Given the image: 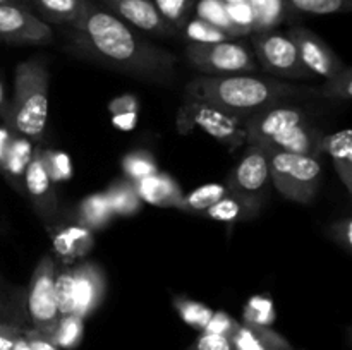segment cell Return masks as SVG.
<instances>
[{
  "mask_svg": "<svg viewBox=\"0 0 352 350\" xmlns=\"http://www.w3.org/2000/svg\"><path fill=\"white\" fill-rule=\"evenodd\" d=\"M186 58L198 71L215 74L253 72L256 69L251 51L244 45L234 43L232 40L219 43H189L186 47Z\"/></svg>",
  "mask_w": 352,
  "mask_h": 350,
  "instance_id": "cell-8",
  "label": "cell"
},
{
  "mask_svg": "<svg viewBox=\"0 0 352 350\" xmlns=\"http://www.w3.org/2000/svg\"><path fill=\"white\" fill-rule=\"evenodd\" d=\"M105 9L129 26L157 36H174L179 31L167 23L151 0H100Z\"/></svg>",
  "mask_w": 352,
  "mask_h": 350,
  "instance_id": "cell-15",
  "label": "cell"
},
{
  "mask_svg": "<svg viewBox=\"0 0 352 350\" xmlns=\"http://www.w3.org/2000/svg\"><path fill=\"white\" fill-rule=\"evenodd\" d=\"M243 158L227 177V191L265 205L270 185L268 153L258 144H244Z\"/></svg>",
  "mask_w": 352,
  "mask_h": 350,
  "instance_id": "cell-10",
  "label": "cell"
},
{
  "mask_svg": "<svg viewBox=\"0 0 352 350\" xmlns=\"http://www.w3.org/2000/svg\"><path fill=\"white\" fill-rule=\"evenodd\" d=\"M14 350H31V347L28 345L26 338H24V333H23V336H21V338L17 340V343H16V347H14Z\"/></svg>",
  "mask_w": 352,
  "mask_h": 350,
  "instance_id": "cell-49",
  "label": "cell"
},
{
  "mask_svg": "<svg viewBox=\"0 0 352 350\" xmlns=\"http://www.w3.org/2000/svg\"><path fill=\"white\" fill-rule=\"evenodd\" d=\"M329 233L333 239V242L339 244L340 247L351 253L352 250V220L351 216H346L342 220H337L329 226Z\"/></svg>",
  "mask_w": 352,
  "mask_h": 350,
  "instance_id": "cell-41",
  "label": "cell"
},
{
  "mask_svg": "<svg viewBox=\"0 0 352 350\" xmlns=\"http://www.w3.org/2000/svg\"><path fill=\"white\" fill-rule=\"evenodd\" d=\"M24 338H26L31 350H60L48 336L41 335L33 328H24Z\"/></svg>",
  "mask_w": 352,
  "mask_h": 350,
  "instance_id": "cell-45",
  "label": "cell"
},
{
  "mask_svg": "<svg viewBox=\"0 0 352 350\" xmlns=\"http://www.w3.org/2000/svg\"><path fill=\"white\" fill-rule=\"evenodd\" d=\"M48 233L52 237L54 253L65 264H71L81 257H86L93 247V232L78 225V223L48 226Z\"/></svg>",
  "mask_w": 352,
  "mask_h": 350,
  "instance_id": "cell-16",
  "label": "cell"
},
{
  "mask_svg": "<svg viewBox=\"0 0 352 350\" xmlns=\"http://www.w3.org/2000/svg\"><path fill=\"white\" fill-rule=\"evenodd\" d=\"M305 88H296L277 79L254 75L229 74L196 78L186 86V96L222 108L239 117H250L267 106L277 105L289 96H296Z\"/></svg>",
  "mask_w": 352,
  "mask_h": 350,
  "instance_id": "cell-2",
  "label": "cell"
},
{
  "mask_svg": "<svg viewBox=\"0 0 352 350\" xmlns=\"http://www.w3.org/2000/svg\"><path fill=\"white\" fill-rule=\"evenodd\" d=\"M322 153L332 158L340 182L347 191L352 192V130L349 127L333 134H325L322 141Z\"/></svg>",
  "mask_w": 352,
  "mask_h": 350,
  "instance_id": "cell-19",
  "label": "cell"
},
{
  "mask_svg": "<svg viewBox=\"0 0 352 350\" xmlns=\"http://www.w3.org/2000/svg\"><path fill=\"white\" fill-rule=\"evenodd\" d=\"M105 196L109 199L113 215L122 216V218L134 216L143 205L136 187H134V182H131L129 178L112 182L105 191Z\"/></svg>",
  "mask_w": 352,
  "mask_h": 350,
  "instance_id": "cell-24",
  "label": "cell"
},
{
  "mask_svg": "<svg viewBox=\"0 0 352 350\" xmlns=\"http://www.w3.org/2000/svg\"><path fill=\"white\" fill-rule=\"evenodd\" d=\"M41 158H43L45 168H47L48 175H50L52 182H62L71 178L72 167L71 160L64 151L50 150V148H41Z\"/></svg>",
  "mask_w": 352,
  "mask_h": 350,
  "instance_id": "cell-36",
  "label": "cell"
},
{
  "mask_svg": "<svg viewBox=\"0 0 352 350\" xmlns=\"http://www.w3.org/2000/svg\"><path fill=\"white\" fill-rule=\"evenodd\" d=\"M275 321V307L270 295H253L243 309V323L253 326H272Z\"/></svg>",
  "mask_w": 352,
  "mask_h": 350,
  "instance_id": "cell-32",
  "label": "cell"
},
{
  "mask_svg": "<svg viewBox=\"0 0 352 350\" xmlns=\"http://www.w3.org/2000/svg\"><path fill=\"white\" fill-rule=\"evenodd\" d=\"M237 325L239 323L232 318V316L227 314L226 311H213L212 319L208 321L206 328L203 331L206 333H215V335H223V336H232V333L236 331Z\"/></svg>",
  "mask_w": 352,
  "mask_h": 350,
  "instance_id": "cell-39",
  "label": "cell"
},
{
  "mask_svg": "<svg viewBox=\"0 0 352 350\" xmlns=\"http://www.w3.org/2000/svg\"><path fill=\"white\" fill-rule=\"evenodd\" d=\"M195 14L199 19L206 21V23L213 24L219 30L226 31L230 38L243 36V33L230 21L227 3L223 0H196Z\"/></svg>",
  "mask_w": 352,
  "mask_h": 350,
  "instance_id": "cell-26",
  "label": "cell"
},
{
  "mask_svg": "<svg viewBox=\"0 0 352 350\" xmlns=\"http://www.w3.org/2000/svg\"><path fill=\"white\" fill-rule=\"evenodd\" d=\"M0 3H12V5H23L31 9L30 5V0H0Z\"/></svg>",
  "mask_w": 352,
  "mask_h": 350,
  "instance_id": "cell-50",
  "label": "cell"
},
{
  "mask_svg": "<svg viewBox=\"0 0 352 350\" xmlns=\"http://www.w3.org/2000/svg\"><path fill=\"white\" fill-rule=\"evenodd\" d=\"M113 126L120 130H133L138 122V112H124L112 115Z\"/></svg>",
  "mask_w": 352,
  "mask_h": 350,
  "instance_id": "cell-46",
  "label": "cell"
},
{
  "mask_svg": "<svg viewBox=\"0 0 352 350\" xmlns=\"http://www.w3.org/2000/svg\"><path fill=\"white\" fill-rule=\"evenodd\" d=\"M55 273L57 266L50 256H43L31 275L26 292L24 309L31 321V328L45 336H50L57 325L60 312L55 299Z\"/></svg>",
  "mask_w": 352,
  "mask_h": 350,
  "instance_id": "cell-7",
  "label": "cell"
},
{
  "mask_svg": "<svg viewBox=\"0 0 352 350\" xmlns=\"http://www.w3.org/2000/svg\"><path fill=\"white\" fill-rule=\"evenodd\" d=\"M12 136H14V132L9 129V127L7 126L0 127V165H2V160H3V156H6L7 148H9Z\"/></svg>",
  "mask_w": 352,
  "mask_h": 350,
  "instance_id": "cell-47",
  "label": "cell"
},
{
  "mask_svg": "<svg viewBox=\"0 0 352 350\" xmlns=\"http://www.w3.org/2000/svg\"><path fill=\"white\" fill-rule=\"evenodd\" d=\"M0 119L3 120V126H6L7 119H9V98H7L2 81H0Z\"/></svg>",
  "mask_w": 352,
  "mask_h": 350,
  "instance_id": "cell-48",
  "label": "cell"
},
{
  "mask_svg": "<svg viewBox=\"0 0 352 350\" xmlns=\"http://www.w3.org/2000/svg\"><path fill=\"white\" fill-rule=\"evenodd\" d=\"M227 10H229L230 21H232L234 26H236L241 33L248 34L251 33V31H254V26H256V14H254V9L250 3V0L227 3Z\"/></svg>",
  "mask_w": 352,
  "mask_h": 350,
  "instance_id": "cell-38",
  "label": "cell"
},
{
  "mask_svg": "<svg viewBox=\"0 0 352 350\" xmlns=\"http://www.w3.org/2000/svg\"><path fill=\"white\" fill-rule=\"evenodd\" d=\"M226 184H205L196 187L195 191L189 192L188 196L184 194L179 209L186 213H192V215H203L208 208H212L217 201L227 194Z\"/></svg>",
  "mask_w": 352,
  "mask_h": 350,
  "instance_id": "cell-25",
  "label": "cell"
},
{
  "mask_svg": "<svg viewBox=\"0 0 352 350\" xmlns=\"http://www.w3.org/2000/svg\"><path fill=\"white\" fill-rule=\"evenodd\" d=\"M261 208H263V205L254 201V199L227 192L220 201H217L212 208L206 209L203 216L223 223L248 222V220L256 218L260 215Z\"/></svg>",
  "mask_w": 352,
  "mask_h": 350,
  "instance_id": "cell-21",
  "label": "cell"
},
{
  "mask_svg": "<svg viewBox=\"0 0 352 350\" xmlns=\"http://www.w3.org/2000/svg\"><path fill=\"white\" fill-rule=\"evenodd\" d=\"M179 33L189 40V43H219V41L232 40L226 31L219 30L213 24L206 23V21L199 19V17L192 16L184 26L181 27Z\"/></svg>",
  "mask_w": 352,
  "mask_h": 350,
  "instance_id": "cell-30",
  "label": "cell"
},
{
  "mask_svg": "<svg viewBox=\"0 0 352 350\" xmlns=\"http://www.w3.org/2000/svg\"><path fill=\"white\" fill-rule=\"evenodd\" d=\"M311 95L323 96L327 100H351L352 98V69L344 67L336 75L329 78L325 84L311 89Z\"/></svg>",
  "mask_w": 352,
  "mask_h": 350,
  "instance_id": "cell-35",
  "label": "cell"
},
{
  "mask_svg": "<svg viewBox=\"0 0 352 350\" xmlns=\"http://www.w3.org/2000/svg\"><path fill=\"white\" fill-rule=\"evenodd\" d=\"M24 328L10 323H0V350H14L17 340L23 336Z\"/></svg>",
  "mask_w": 352,
  "mask_h": 350,
  "instance_id": "cell-42",
  "label": "cell"
},
{
  "mask_svg": "<svg viewBox=\"0 0 352 350\" xmlns=\"http://www.w3.org/2000/svg\"><path fill=\"white\" fill-rule=\"evenodd\" d=\"M23 316L24 312H21V309L17 305H14L12 302H9L7 299L0 297V323H10V325L17 326H26L23 325Z\"/></svg>",
  "mask_w": 352,
  "mask_h": 350,
  "instance_id": "cell-43",
  "label": "cell"
},
{
  "mask_svg": "<svg viewBox=\"0 0 352 350\" xmlns=\"http://www.w3.org/2000/svg\"><path fill=\"white\" fill-rule=\"evenodd\" d=\"M134 187H136L141 201L148 202V205L160 206V208L179 209L182 198H184L181 185L170 175L160 174V172L134 182Z\"/></svg>",
  "mask_w": 352,
  "mask_h": 350,
  "instance_id": "cell-17",
  "label": "cell"
},
{
  "mask_svg": "<svg viewBox=\"0 0 352 350\" xmlns=\"http://www.w3.org/2000/svg\"><path fill=\"white\" fill-rule=\"evenodd\" d=\"M172 304H174L175 311L181 316L182 321L191 326V328L198 329V331H203L206 328V325H208L213 316V309H210L203 302L192 301L189 297L177 295V297H174Z\"/></svg>",
  "mask_w": 352,
  "mask_h": 350,
  "instance_id": "cell-28",
  "label": "cell"
},
{
  "mask_svg": "<svg viewBox=\"0 0 352 350\" xmlns=\"http://www.w3.org/2000/svg\"><path fill=\"white\" fill-rule=\"evenodd\" d=\"M270 182L284 198L294 202H311L322 184V165L308 154L267 151Z\"/></svg>",
  "mask_w": 352,
  "mask_h": 350,
  "instance_id": "cell-5",
  "label": "cell"
},
{
  "mask_svg": "<svg viewBox=\"0 0 352 350\" xmlns=\"http://www.w3.org/2000/svg\"><path fill=\"white\" fill-rule=\"evenodd\" d=\"M250 3L256 14V26H254L256 33L270 31L284 19V14L287 12L284 0H250Z\"/></svg>",
  "mask_w": 352,
  "mask_h": 350,
  "instance_id": "cell-34",
  "label": "cell"
},
{
  "mask_svg": "<svg viewBox=\"0 0 352 350\" xmlns=\"http://www.w3.org/2000/svg\"><path fill=\"white\" fill-rule=\"evenodd\" d=\"M0 41L9 45H48L54 41V31L28 7L0 3Z\"/></svg>",
  "mask_w": 352,
  "mask_h": 350,
  "instance_id": "cell-11",
  "label": "cell"
},
{
  "mask_svg": "<svg viewBox=\"0 0 352 350\" xmlns=\"http://www.w3.org/2000/svg\"><path fill=\"white\" fill-rule=\"evenodd\" d=\"M122 172L131 182H138L158 172L157 160L146 150H136L122 158Z\"/></svg>",
  "mask_w": 352,
  "mask_h": 350,
  "instance_id": "cell-31",
  "label": "cell"
},
{
  "mask_svg": "<svg viewBox=\"0 0 352 350\" xmlns=\"http://www.w3.org/2000/svg\"><path fill=\"white\" fill-rule=\"evenodd\" d=\"M232 350H294L285 336L270 326H253L239 323L230 336Z\"/></svg>",
  "mask_w": 352,
  "mask_h": 350,
  "instance_id": "cell-18",
  "label": "cell"
},
{
  "mask_svg": "<svg viewBox=\"0 0 352 350\" xmlns=\"http://www.w3.org/2000/svg\"><path fill=\"white\" fill-rule=\"evenodd\" d=\"M2 288H3V285H2V280H0V297H2Z\"/></svg>",
  "mask_w": 352,
  "mask_h": 350,
  "instance_id": "cell-52",
  "label": "cell"
},
{
  "mask_svg": "<svg viewBox=\"0 0 352 350\" xmlns=\"http://www.w3.org/2000/svg\"><path fill=\"white\" fill-rule=\"evenodd\" d=\"M256 57L263 69L280 78L308 79L311 72L305 67L294 41L289 34L260 31L253 38Z\"/></svg>",
  "mask_w": 352,
  "mask_h": 350,
  "instance_id": "cell-9",
  "label": "cell"
},
{
  "mask_svg": "<svg viewBox=\"0 0 352 350\" xmlns=\"http://www.w3.org/2000/svg\"><path fill=\"white\" fill-rule=\"evenodd\" d=\"M55 299L60 316L72 312V271L65 266L55 273Z\"/></svg>",
  "mask_w": 352,
  "mask_h": 350,
  "instance_id": "cell-37",
  "label": "cell"
},
{
  "mask_svg": "<svg viewBox=\"0 0 352 350\" xmlns=\"http://www.w3.org/2000/svg\"><path fill=\"white\" fill-rule=\"evenodd\" d=\"M246 117L234 115L222 108L192 100L186 96L177 115V129L181 132L199 127L222 143L227 150L236 151L237 148L246 144V129H244Z\"/></svg>",
  "mask_w": 352,
  "mask_h": 350,
  "instance_id": "cell-6",
  "label": "cell"
},
{
  "mask_svg": "<svg viewBox=\"0 0 352 350\" xmlns=\"http://www.w3.org/2000/svg\"><path fill=\"white\" fill-rule=\"evenodd\" d=\"M82 333H85V319L76 314H65L58 318L57 325L48 338L58 349L72 350L81 343Z\"/></svg>",
  "mask_w": 352,
  "mask_h": 350,
  "instance_id": "cell-27",
  "label": "cell"
},
{
  "mask_svg": "<svg viewBox=\"0 0 352 350\" xmlns=\"http://www.w3.org/2000/svg\"><path fill=\"white\" fill-rule=\"evenodd\" d=\"M287 34L294 41L299 57L311 75L329 79L346 67V64L333 54L332 48L308 27L294 26L289 30Z\"/></svg>",
  "mask_w": 352,
  "mask_h": 350,
  "instance_id": "cell-14",
  "label": "cell"
},
{
  "mask_svg": "<svg viewBox=\"0 0 352 350\" xmlns=\"http://www.w3.org/2000/svg\"><path fill=\"white\" fill-rule=\"evenodd\" d=\"M69 43L78 55L120 74L158 84H168L175 78L177 58L170 51L155 47L93 0L69 26Z\"/></svg>",
  "mask_w": 352,
  "mask_h": 350,
  "instance_id": "cell-1",
  "label": "cell"
},
{
  "mask_svg": "<svg viewBox=\"0 0 352 350\" xmlns=\"http://www.w3.org/2000/svg\"><path fill=\"white\" fill-rule=\"evenodd\" d=\"M113 211L110 208V202L107 199L105 192H95L91 196H86L74 209V223L85 226L89 232H98L103 230L113 218Z\"/></svg>",
  "mask_w": 352,
  "mask_h": 350,
  "instance_id": "cell-22",
  "label": "cell"
},
{
  "mask_svg": "<svg viewBox=\"0 0 352 350\" xmlns=\"http://www.w3.org/2000/svg\"><path fill=\"white\" fill-rule=\"evenodd\" d=\"M33 141L19 136V134H14L9 148H7L6 156L2 160V165H0V174L19 192H24V172H26L28 163L33 156Z\"/></svg>",
  "mask_w": 352,
  "mask_h": 350,
  "instance_id": "cell-20",
  "label": "cell"
},
{
  "mask_svg": "<svg viewBox=\"0 0 352 350\" xmlns=\"http://www.w3.org/2000/svg\"><path fill=\"white\" fill-rule=\"evenodd\" d=\"M246 144H258L267 151L308 154L320 158L325 134L316 129L301 108L272 105L244 120Z\"/></svg>",
  "mask_w": 352,
  "mask_h": 350,
  "instance_id": "cell-3",
  "label": "cell"
},
{
  "mask_svg": "<svg viewBox=\"0 0 352 350\" xmlns=\"http://www.w3.org/2000/svg\"><path fill=\"white\" fill-rule=\"evenodd\" d=\"M287 10L311 16L347 12L352 9V0H284Z\"/></svg>",
  "mask_w": 352,
  "mask_h": 350,
  "instance_id": "cell-29",
  "label": "cell"
},
{
  "mask_svg": "<svg viewBox=\"0 0 352 350\" xmlns=\"http://www.w3.org/2000/svg\"><path fill=\"white\" fill-rule=\"evenodd\" d=\"M89 0H30L40 19L54 24H74L85 14Z\"/></svg>",
  "mask_w": 352,
  "mask_h": 350,
  "instance_id": "cell-23",
  "label": "cell"
},
{
  "mask_svg": "<svg viewBox=\"0 0 352 350\" xmlns=\"http://www.w3.org/2000/svg\"><path fill=\"white\" fill-rule=\"evenodd\" d=\"M23 185L36 216L45 225L50 226L58 213V198L54 182H52L50 175L45 168L41 148H34L33 156H31L26 172H24Z\"/></svg>",
  "mask_w": 352,
  "mask_h": 350,
  "instance_id": "cell-12",
  "label": "cell"
},
{
  "mask_svg": "<svg viewBox=\"0 0 352 350\" xmlns=\"http://www.w3.org/2000/svg\"><path fill=\"white\" fill-rule=\"evenodd\" d=\"M138 108H140V102H138L136 96L131 95V93L117 96V98H113L112 102L109 103V110L112 115L124 112H138Z\"/></svg>",
  "mask_w": 352,
  "mask_h": 350,
  "instance_id": "cell-44",
  "label": "cell"
},
{
  "mask_svg": "<svg viewBox=\"0 0 352 350\" xmlns=\"http://www.w3.org/2000/svg\"><path fill=\"white\" fill-rule=\"evenodd\" d=\"M189 350H232V342L229 336L201 331Z\"/></svg>",
  "mask_w": 352,
  "mask_h": 350,
  "instance_id": "cell-40",
  "label": "cell"
},
{
  "mask_svg": "<svg viewBox=\"0 0 352 350\" xmlns=\"http://www.w3.org/2000/svg\"><path fill=\"white\" fill-rule=\"evenodd\" d=\"M151 2L155 3L160 16L177 31H181V27L195 14L196 0H151Z\"/></svg>",
  "mask_w": 352,
  "mask_h": 350,
  "instance_id": "cell-33",
  "label": "cell"
},
{
  "mask_svg": "<svg viewBox=\"0 0 352 350\" xmlns=\"http://www.w3.org/2000/svg\"><path fill=\"white\" fill-rule=\"evenodd\" d=\"M48 79L47 62L41 57L17 64L6 126L14 134L28 137L33 143L40 141L47 129Z\"/></svg>",
  "mask_w": 352,
  "mask_h": 350,
  "instance_id": "cell-4",
  "label": "cell"
},
{
  "mask_svg": "<svg viewBox=\"0 0 352 350\" xmlns=\"http://www.w3.org/2000/svg\"><path fill=\"white\" fill-rule=\"evenodd\" d=\"M226 3H236V2H244V0H223Z\"/></svg>",
  "mask_w": 352,
  "mask_h": 350,
  "instance_id": "cell-51",
  "label": "cell"
},
{
  "mask_svg": "<svg viewBox=\"0 0 352 350\" xmlns=\"http://www.w3.org/2000/svg\"><path fill=\"white\" fill-rule=\"evenodd\" d=\"M72 271V312L86 319L105 299L107 281L103 270L96 263L82 261L71 268Z\"/></svg>",
  "mask_w": 352,
  "mask_h": 350,
  "instance_id": "cell-13",
  "label": "cell"
}]
</instances>
